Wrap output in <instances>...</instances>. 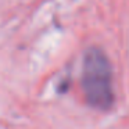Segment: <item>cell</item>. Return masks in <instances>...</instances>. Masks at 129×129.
Returning a JSON list of instances; mask_svg holds the SVG:
<instances>
[{
  "instance_id": "cell-1",
  "label": "cell",
  "mask_w": 129,
  "mask_h": 129,
  "mask_svg": "<svg viewBox=\"0 0 129 129\" xmlns=\"http://www.w3.org/2000/svg\"><path fill=\"white\" fill-rule=\"evenodd\" d=\"M82 86L86 100L94 108L107 110L112 104L111 68L107 57L97 49L89 50L85 56Z\"/></svg>"
}]
</instances>
